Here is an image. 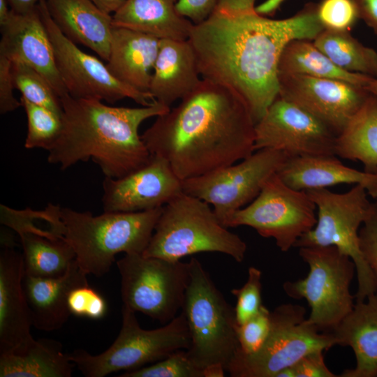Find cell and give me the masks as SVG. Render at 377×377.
Wrapping results in <instances>:
<instances>
[{"label": "cell", "mask_w": 377, "mask_h": 377, "mask_svg": "<svg viewBox=\"0 0 377 377\" xmlns=\"http://www.w3.org/2000/svg\"><path fill=\"white\" fill-rule=\"evenodd\" d=\"M256 1L218 0L188 38L202 79L239 95L255 124L279 93L278 67L286 46L296 39L313 40L323 30L316 3L274 20L257 13Z\"/></svg>", "instance_id": "cell-1"}, {"label": "cell", "mask_w": 377, "mask_h": 377, "mask_svg": "<svg viewBox=\"0 0 377 377\" xmlns=\"http://www.w3.org/2000/svg\"><path fill=\"white\" fill-rule=\"evenodd\" d=\"M255 121L234 91L202 79L142 139L151 155L166 160L182 180L235 163L254 151Z\"/></svg>", "instance_id": "cell-2"}, {"label": "cell", "mask_w": 377, "mask_h": 377, "mask_svg": "<svg viewBox=\"0 0 377 377\" xmlns=\"http://www.w3.org/2000/svg\"><path fill=\"white\" fill-rule=\"evenodd\" d=\"M62 130L47 161L66 170L91 159L105 177H122L146 165L152 155L139 135L146 119L171 108L157 101L140 108L113 107L95 98H60Z\"/></svg>", "instance_id": "cell-3"}, {"label": "cell", "mask_w": 377, "mask_h": 377, "mask_svg": "<svg viewBox=\"0 0 377 377\" xmlns=\"http://www.w3.org/2000/svg\"><path fill=\"white\" fill-rule=\"evenodd\" d=\"M162 209L95 216L49 204L46 224L71 245L76 263L87 274L100 277L110 271L118 253H143Z\"/></svg>", "instance_id": "cell-4"}, {"label": "cell", "mask_w": 377, "mask_h": 377, "mask_svg": "<svg viewBox=\"0 0 377 377\" xmlns=\"http://www.w3.org/2000/svg\"><path fill=\"white\" fill-rule=\"evenodd\" d=\"M247 246L219 221L209 204L184 192L163 207L145 256L180 260L202 252L226 254L237 263Z\"/></svg>", "instance_id": "cell-5"}, {"label": "cell", "mask_w": 377, "mask_h": 377, "mask_svg": "<svg viewBox=\"0 0 377 377\" xmlns=\"http://www.w3.org/2000/svg\"><path fill=\"white\" fill-rule=\"evenodd\" d=\"M318 210L317 222L294 247L334 246L355 263L357 279L356 302L377 292V281L360 249V227L377 212V204L369 200L366 188L355 184L339 193L327 188L306 191Z\"/></svg>", "instance_id": "cell-6"}, {"label": "cell", "mask_w": 377, "mask_h": 377, "mask_svg": "<svg viewBox=\"0 0 377 377\" xmlns=\"http://www.w3.org/2000/svg\"><path fill=\"white\" fill-rule=\"evenodd\" d=\"M189 267L190 280L181 310L190 333L187 353L202 369L221 364L226 371L239 350L234 308L197 258L190 259Z\"/></svg>", "instance_id": "cell-7"}, {"label": "cell", "mask_w": 377, "mask_h": 377, "mask_svg": "<svg viewBox=\"0 0 377 377\" xmlns=\"http://www.w3.org/2000/svg\"><path fill=\"white\" fill-rule=\"evenodd\" d=\"M134 311L123 305L121 327L112 344L98 355L78 349L69 359L87 377H103L119 371H130L164 359L172 353L190 346V333L181 311L163 326L142 329Z\"/></svg>", "instance_id": "cell-8"}, {"label": "cell", "mask_w": 377, "mask_h": 377, "mask_svg": "<svg viewBox=\"0 0 377 377\" xmlns=\"http://www.w3.org/2000/svg\"><path fill=\"white\" fill-rule=\"evenodd\" d=\"M299 254L309 265L307 276L283 284L293 299H305L311 311L306 318L319 331L332 332L354 307L350 291L355 265L334 246L300 247Z\"/></svg>", "instance_id": "cell-9"}, {"label": "cell", "mask_w": 377, "mask_h": 377, "mask_svg": "<svg viewBox=\"0 0 377 377\" xmlns=\"http://www.w3.org/2000/svg\"><path fill=\"white\" fill-rule=\"evenodd\" d=\"M305 315V308L299 304L276 307L271 312L270 331L263 345L253 354L239 349L226 371L232 377H275L305 355L336 346L332 333L319 331Z\"/></svg>", "instance_id": "cell-10"}, {"label": "cell", "mask_w": 377, "mask_h": 377, "mask_svg": "<svg viewBox=\"0 0 377 377\" xmlns=\"http://www.w3.org/2000/svg\"><path fill=\"white\" fill-rule=\"evenodd\" d=\"M117 266L123 305L163 324L178 315L190 280L189 262L132 253Z\"/></svg>", "instance_id": "cell-11"}, {"label": "cell", "mask_w": 377, "mask_h": 377, "mask_svg": "<svg viewBox=\"0 0 377 377\" xmlns=\"http://www.w3.org/2000/svg\"><path fill=\"white\" fill-rule=\"evenodd\" d=\"M316 209L306 191L291 188L276 173L251 202L230 214L222 224L228 228L249 226L261 237L273 238L286 252L315 226Z\"/></svg>", "instance_id": "cell-12"}, {"label": "cell", "mask_w": 377, "mask_h": 377, "mask_svg": "<svg viewBox=\"0 0 377 377\" xmlns=\"http://www.w3.org/2000/svg\"><path fill=\"white\" fill-rule=\"evenodd\" d=\"M255 151L238 163L183 180V192L212 205L222 223L230 214L251 202L288 158L276 149Z\"/></svg>", "instance_id": "cell-13"}, {"label": "cell", "mask_w": 377, "mask_h": 377, "mask_svg": "<svg viewBox=\"0 0 377 377\" xmlns=\"http://www.w3.org/2000/svg\"><path fill=\"white\" fill-rule=\"evenodd\" d=\"M40 16L51 41L56 66L68 94L76 98H95L114 103L129 98L142 106L156 101L117 80L101 61L87 54L67 38L52 20L45 0L38 3Z\"/></svg>", "instance_id": "cell-14"}, {"label": "cell", "mask_w": 377, "mask_h": 377, "mask_svg": "<svg viewBox=\"0 0 377 377\" xmlns=\"http://www.w3.org/2000/svg\"><path fill=\"white\" fill-rule=\"evenodd\" d=\"M255 151L272 149L288 158L336 156L337 135L312 114L280 95L255 124Z\"/></svg>", "instance_id": "cell-15"}, {"label": "cell", "mask_w": 377, "mask_h": 377, "mask_svg": "<svg viewBox=\"0 0 377 377\" xmlns=\"http://www.w3.org/2000/svg\"><path fill=\"white\" fill-rule=\"evenodd\" d=\"M279 95L302 108L337 135L362 107L366 88L334 79L279 73Z\"/></svg>", "instance_id": "cell-16"}, {"label": "cell", "mask_w": 377, "mask_h": 377, "mask_svg": "<svg viewBox=\"0 0 377 377\" xmlns=\"http://www.w3.org/2000/svg\"><path fill=\"white\" fill-rule=\"evenodd\" d=\"M102 204L106 212L161 208L183 193L182 181L163 158L152 155L144 166L120 178L105 177Z\"/></svg>", "instance_id": "cell-17"}, {"label": "cell", "mask_w": 377, "mask_h": 377, "mask_svg": "<svg viewBox=\"0 0 377 377\" xmlns=\"http://www.w3.org/2000/svg\"><path fill=\"white\" fill-rule=\"evenodd\" d=\"M1 27L0 54L40 73L61 98L68 92L58 72L54 51L38 6L25 13L12 10Z\"/></svg>", "instance_id": "cell-18"}, {"label": "cell", "mask_w": 377, "mask_h": 377, "mask_svg": "<svg viewBox=\"0 0 377 377\" xmlns=\"http://www.w3.org/2000/svg\"><path fill=\"white\" fill-rule=\"evenodd\" d=\"M9 227L19 235L25 274L41 278L59 277L75 260L71 245L47 230L38 211L16 210Z\"/></svg>", "instance_id": "cell-19"}, {"label": "cell", "mask_w": 377, "mask_h": 377, "mask_svg": "<svg viewBox=\"0 0 377 377\" xmlns=\"http://www.w3.org/2000/svg\"><path fill=\"white\" fill-rule=\"evenodd\" d=\"M22 254L14 246L0 252V354L22 348L34 339L29 306L22 287Z\"/></svg>", "instance_id": "cell-20"}, {"label": "cell", "mask_w": 377, "mask_h": 377, "mask_svg": "<svg viewBox=\"0 0 377 377\" xmlns=\"http://www.w3.org/2000/svg\"><path fill=\"white\" fill-rule=\"evenodd\" d=\"M87 275L75 260L59 277L41 278L24 273L22 287L33 326L46 332L60 329L71 315L68 306L70 293L77 287L89 285Z\"/></svg>", "instance_id": "cell-21"}, {"label": "cell", "mask_w": 377, "mask_h": 377, "mask_svg": "<svg viewBox=\"0 0 377 377\" xmlns=\"http://www.w3.org/2000/svg\"><path fill=\"white\" fill-rule=\"evenodd\" d=\"M160 40L139 31L114 27L107 68L121 82L149 93Z\"/></svg>", "instance_id": "cell-22"}, {"label": "cell", "mask_w": 377, "mask_h": 377, "mask_svg": "<svg viewBox=\"0 0 377 377\" xmlns=\"http://www.w3.org/2000/svg\"><path fill=\"white\" fill-rule=\"evenodd\" d=\"M200 76L196 55L188 40L161 39L149 87L156 101L171 108L195 88Z\"/></svg>", "instance_id": "cell-23"}, {"label": "cell", "mask_w": 377, "mask_h": 377, "mask_svg": "<svg viewBox=\"0 0 377 377\" xmlns=\"http://www.w3.org/2000/svg\"><path fill=\"white\" fill-rule=\"evenodd\" d=\"M49 13L61 32L108 61L112 34V16L89 0H45Z\"/></svg>", "instance_id": "cell-24"}, {"label": "cell", "mask_w": 377, "mask_h": 377, "mask_svg": "<svg viewBox=\"0 0 377 377\" xmlns=\"http://www.w3.org/2000/svg\"><path fill=\"white\" fill-rule=\"evenodd\" d=\"M291 188L308 191L337 184L363 186L377 200V174L348 167L336 156L288 158L276 172Z\"/></svg>", "instance_id": "cell-25"}, {"label": "cell", "mask_w": 377, "mask_h": 377, "mask_svg": "<svg viewBox=\"0 0 377 377\" xmlns=\"http://www.w3.org/2000/svg\"><path fill=\"white\" fill-rule=\"evenodd\" d=\"M335 343L350 347L356 364L340 377H377V293L356 302L352 311L330 332Z\"/></svg>", "instance_id": "cell-26"}, {"label": "cell", "mask_w": 377, "mask_h": 377, "mask_svg": "<svg viewBox=\"0 0 377 377\" xmlns=\"http://www.w3.org/2000/svg\"><path fill=\"white\" fill-rule=\"evenodd\" d=\"M177 0H126L112 16L113 27L160 39L188 40L194 24L177 10Z\"/></svg>", "instance_id": "cell-27"}, {"label": "cell", "mask_w": 377, "mask_h": 377, "mask_svg": "<svg viewBox=\"0 0 377 377\" xmlns=\"http://www.w3.org/2000/svg\"><path fill=\"white\" fill-rule=\"evenodd\" d=\"M75 367L54 340L34 339L22 348L0 354L1 377H71Z\"/></svg>", "instance_id": "cell-28"}, {"label": "cell", "mask_w": 377, "mask_h": 377, "mask_svg": "<svg viewBox=\"0 0 377 377\" xmlns=\"http://www.w3.org/2000/svg\"><path fill=\"white\" fill-rule=\"evenodd\" d=\"M335 154L377 174V98L371 94L337 136Z\"/></svg>", "instance_id": "cell-29"}, {"label": "cell", "mask_w": 377, "mask_h": 377, "mask_svg": "<svg viewBox=\"0 0 377 377\" xmlns=\"http://www.w3.org/2000/svg\"><path fill=\"white\" fill-rule=\"evenodd\" d=\"M278 69L279 73L339 80L366 89L374 78L341 68L308 39L290 41L281 54Z\"/></svg>", "instance_id": "cell-30"}, {"label": "cell", "mask_w": 377, "mask_h": 377, "mask_svg": "<svg viewBox=\"0 0 377 377\" xmlns=\"http://www.w3.org/2000/svg\"><path fill=\"white\" fill-rule=\"evenodd\" d=\"M313 42L341 68L372 77L377 75V52L364 45L349 31L323 29Z\"/></svg>", "instance_id": "cell-31"}, {"label": "cell", "mask_w": 377, "mask_h": 377, "mask_svg": "<svg viewBox=\"0 0 377 377\" xmlns=\"http://www.w3.org/2000/svg\"><path fill=\"white\" fill-rule=\"evenodd\" d=\"M20 101L26 112L28 124L24 147L49 151L61 134L62 115L22 97Z\"/></svg>", "instance_id": "cell-32"}, {"label": "cell", "mask_w": 377, "mask_h": 377, "mask_svg": "<svg viewBox=\"0 0 377 377\" xmlns=\"http://www.w3.org/2000/svg\"><path fill=\"white\" fill-rule=\"evenodd\" d=\"M10 71L14 88L21 92V97L62 115L60 98L40 73L20 61H11Z\"/></svg>", "instance_id": "cell-33"}, {"label": "cell", "mask_w": 377, "mask_h": 377, "mask_svg": "<svg viewBox=\"0 0 377 377\" xmlns=\"http://www.w3.org/2000/svg\"><path fill=\"white\" fill-rule=\"evenodd\" d=\"M120 377H203V369L189 357L186 350H176L163 360L130 371Z\"/></svg>", "instance_id": "cell-34"}, {"label": "cell", "mask_w": 377, "mask_h": 377, "mask_svg": "<svg viewBox=\"0 0 377 377\" xmlns=\"http://www.w3.org/2000/svg\"><path fill=\"white\" fill-rule=\"evenodd\" d=\"M316 15L323 29L339 32H350L360 19L353 0H320Z\"/></svg>", "instance_id": "cell-35"}, {"label": "cell", "mask_w": 377, "mask_h": 377, "mask_svg": "<svg viewBox=\"0 0 377 377\" xmlns=\"http://www.w3.org/2000/svg\"><path fill=\"white\" fill-rule=\"evenodd\" d=\"M262 272L255 267L248 269V279L239 288H232L230 292L236 297L234 308L236 322L242 324L255 316L261 309L262 304Z\"/></svg>", "instance_id": "cell-36"}, {"label": "cell", "mask_w": 377, "mask_h": 377, "mask_svg": "<svg viewBox=\"0 0 377 377\" xmlns=\"http://www.w3.org/2000/svg\"><path fill=\"white\" fill-rule=\"evenodd\" d=\"M271 327V311L262 306L260 311L245 323L236 325L239 349L244 354L257 352L265 341Z\"/></svg>", "instance_id": "cell-37"}, {"label": "cell", "mask_w": 377, "mask_h": 377, "mask_svg": "<svg viewBox=\"0 0 377 377\" xmlns=\"http://www.w3.org/2000/svg\"><path fill=\"white\" fill-rule=\"evenodd\" d=\"M71 314L91 319H101L107 312V303L103 296L89 285L77 287L68 297Z\"/></svg>", "instance_id": "cell-38"}, {"label": "cell", "mask_w": 377, "mask_h": 377, "mask_svg": "<svg viewBox=\"0 0 377 377\" xmlns=\"http://www.w3.org/2000/svg\"><path fill=\"white\" fill-rule=\"evenodd\" d=\"M359 237L364 258L377 281V212L363 223Z\"/></svg>", "instance_id": "cell-39"}, {"label": "cell", "mask_w": 377, "mask_h": 377, "mask_svg": "<svg viewBox=\"0 0 377 377\" xmlns=\"http://www.w3.org/2000/svg\"><path fill=\"white\" fill-rule=\"evenodd\" d=\"M324 350L311 352L292 366L295 377H336L338 376L327 367Z\"/></svg>", "instance_id": "cell-40"}, {"label": "cell", "mask_w": 377, "mask_h": 377, "mask_svg": "<svg viewBox=\"0 0 377 377\" xmlns=\"http://www.w3.org/2000/svg\"><path fill=\"white\" fill-rule=\"evenodd\" d=\"M11 61L0 54V112H12L22 106L21 101L13 95L14 85L11 76Z\"/></svg>", "instance_id": "cell-41"}, {"label": "cell", "mask_w": 377, "mask_h": 377, "mask_svg": "<svg viewBox=\"0 0 377 377\" xmlns=\"http://www.w3.org/2000/svg\"><path fill=\"white\" fill-rule=\"evenodd\" d=\"M218 0H177V10L194 24L205 20L214 10Z\"/></svg>", "instance_id": "cell-42"}, {"label": "cell", "mask_w": 377, "mask_h": 377, "mask_svg": "<svg viewBox=\"0 0 377 377\" xmlns=\"http://www.w3.org/2000/svg\"><path fill=\"white\" fill-rule=\"evenodd\" d=\"M358 10L360 19L377 34V0H353Z\"/></svg>", "instance_id": "cell-43"}, {"label": "cell", "mask_w": 377, "mask_h": 377, "mask_svg": "<svg viewBox=\"0 0 377 377\" xmlns=\"http://www.w3.org/2000/svg\"><path fill=\"white\" fill-rule=\"evenodd\" d=\"M41 0H7L10 8L16 13L22 14L34 9Z\"/></svg>", "instance_id": "cell-44"}, {"label": "cell", "mask_w": 377, "mask_h": 377, "mask_svg": "<svg viewBox=\"0 0 377 377\" xmlns=\"http://www.w3.org/2000/svg\"><path fill=\"white\" fill-rule=\"evenodd\" d=\"M286 0H265L256 6L257 13L263 16H272Z\"/></svg>", "instance_id": "cell-45"}, {"label": "cell", "mask_w": 377, "mask_h": 377, "mask_svg": "<svg viewBox=\"0 0 377 377\" xmlns=\"http://www.w3.org/2000/svg\"><path fill=\"white\" fill-rule=\"evenodd\" d=\"M100 10L111 15L116 13L126 0H89Z\"/></svg>", "instance_id": "cell-46"}, {"label": "cell", "mask_w": 377, "mask_h": 377, "mask_svg": "<svg viewBox=\"0 0 377 377\" xmlns=\"http://www.w3.org/2000/svg\"><path fill=\"white\" fill-rule=\"evenodd\" d=\"M226 369L221 364H212L203 369V377H223Z\"/></svg>", "instance_id": "cell-47"}, {"label": "cell", "mask_w": 377, "mask_h": 377, "mask_svg": "<svg viewBox=\"0 0 377 377\" xmlns=\"http://www.w3.org/2000/svg\"><path fill=\"white\" fill-rule=\"evenodd\" d=\"M7 0H0V26L4 24L10 18L12 10Z\"/></svg>", "instance_id": "cell-48"}, {"label": "cell", "mask_w": 377, "mask_h": 377, "mask_svg": "<svg viewBox=\"0 0 377 377\" xmlns=\"http://www.w3.org/2000/svg\"><path fill=\"white\" fill-rule=\"evenodd\" d=\"M367 90L377 98V75L374 77L371 83L367 87Z\"/></svg>", "instance_id": "cell-49"}, {"label": "cell", "mask_w": 377, "mask_h": 377, "mask_svg": "<svg viewBox=\"0 0 377 377\" xmlns=\"http://www.w3.org/2000/svg\"><path fill=\"white\" fill-rule=\"evenodd\" d=\"M377 204V203H376Z\"/></svg>", "instance_id": "cell-50"}]
</instances>
